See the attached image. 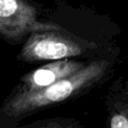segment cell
Here are the masks:
<instances>
[{
	"label": "cell",
	"mask_w": 128,
	"mask_h": 128,
	"mask_svg": "<svg viewBox=\"0 0 128 128\" xmlns=\"http://www.w3.org/2000/svg\"><path fill=\"white\" fill-rule=\"evenodd\" d=\"M109 67L108 61L96 60L88 63L77 73L41 90L29 93H12L4 102L2 112L7 117H21L66 101L101 81Z\"/></svg>",
	"instance_id": "1"
},
{
	"label": "cell",
	"mask_w": 128,
	"mask_h": 128,
	"mask_svg": "<svg viewBox=\"0 0 128 128\" xmlns=\"http://www.w3.org/2000/svg\"><path fill=\"white\" fill-rule=\"evenodd\" d=\"M96 44L61 30L31 33L22 46L18 58L23 62L61 60L85 54Z\"/></svg>",
	"instance_id": "2"
},
{
	"label": "cell",
	"mask_w": 128,
	"mask_h": 128,
	"mask_svg": "<svg viewBox=\"0 0 128 128\" xmlns=\"http://www.w3.org/2000/svg\"><path fill=\"white\" fill-rule=\"evenodd\" d=\"M34 3L29 0H0V34L9 43H18L33 32L61 30L53 21H41Z\"/></svg>",
	"instance_id": "3"
},
{
	"label": "cell",
	"mask_w": 128,
	"mask_h": 128,
	"mask_svg": "<svg viewBox=\"0 0 128 128\" xmlns=\"http://www.w3.org/2000/svg\"><path fill=\"white\" fill-rule=\"evenodd\" d=\"M87 64L83 61H75L69 58L52 61L22 76L13 93H29L41 90L77 73Z\"/></svg>",
	"instance_id": "4"
},
{
	"label": "cell",
	"mask_w": 128,
	"mask_h": 128,
	"mask_svg": "<svg viewBox=\"0 0 128 128\" xmlns=\"http://www.w3.org/2000/svg\"><path fill=\"white\" fill-rule=\"evenodd\" d=\"M109 128H128V103L112 110L109 117Z\"/></svg>",
	"instance_id": "5"
},
{
	"label": "cell",
	"mask_w": 128,
	"mask_h": 128,
	"mask_svg": "<svg viewBox=\"0 0 128 128\" xmlns=\"http://www.w3.org/2000/svg\"><path fill=\"white\" fill-rule=\"evenodd\" d=\"M38 128H76L72 125H65V124H61L58 122H51L49 124H46L44 126L38 127Z\"/></svg>",
	"instance_id": "6"
}]
</instances>
